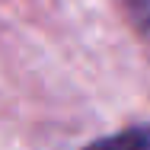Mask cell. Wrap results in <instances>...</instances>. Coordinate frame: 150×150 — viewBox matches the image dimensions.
Listing matches in <instances>:
<instances>
[{"mask_svg":"<svg viewBox=\"0 0 150 150\" xmlns=\"http://www.w3.org/2000/svg\"><path fill=\"white\" fill-rule=\"evenodd\" d=\"M118 6L128 19V26L144 42H150V0H118Z\"/></svg>","mask_w":150,"mask_h":150,"instance_id":"obj_1","label":"cell"}]
</instances>
